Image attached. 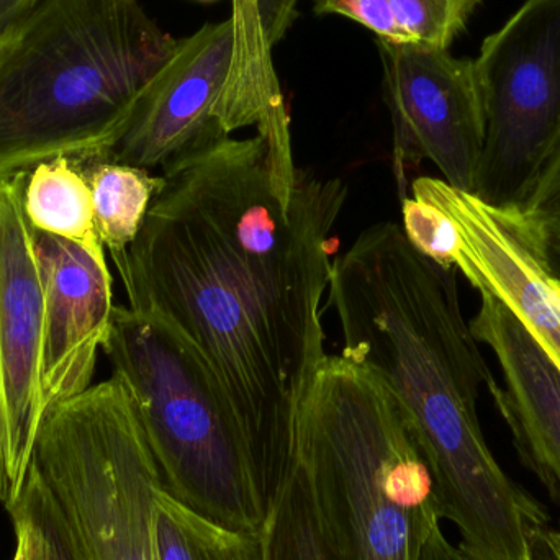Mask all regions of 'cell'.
I'll use <instances>...</instances> for the list:
<instances>
[{"label": "cell", "instance_id": "cell-1", "mask_svg": "<svg viewBox=\"0 0 560 560\" xmlns=\"http://www.w3.org/2000/svg\"><path fill=\"white\" fill-rule=\"evenodd\" d=\"M349 189L299 170L292 202L262 137L199 141L163 166L143 226L114 259L130 308L179 329L219 381L271 499L325 361L322 299Z\"/></svg>", "mask_w": 560, "mask_h": 560}, {"label": "cell", "instance_id": "cell-2", "mask_svg": "<svg viewBox=\"0 0 560 560\" xmlns=\"http://www.w3.org/2000/svg\"><path fill=\"white\" fill-rule=\"evenodd\" d=\"M328 290L342 358L397 398L459 551L467 560H538L549 515L487 444L477 400L495 378L464 318L456 269L382 222L335 258Z\"/></svg>", "mask_w": 560, "mask_h": 560}, {"label": "cell", "instance_id": "cell-3", "mask_svg": "<svg viewBox=\"0 0 560 560\" xmlns=\"http://www.w3.org/2000/svg\"><path fill=\"white\" fill-rule=\"evenodd\" d=\"M179 39L140 0H42L0 32V179L108 160Z\"/></svg>", "mask_w": 560, "mask_h": 560}, {"label": "cell", "instance_id": "cell-4", "mask_svg": "<svg viewBox=\"0 0 560 560\" xmlns=\"http://www.w3.org/2000/svg\"><path fill=\"white\" fill-rule=\"evenodd\" d=\"M302 469L341 560H420L441 523L433 480L387 385L326 354L296 428Z\"/></svg>", "mask_w": 560, "mask_h": 560}, {"label": "cell", "instance_id": "cell-5", "mask_svg": "<svg viewBox=\"0 0 560 560\" xmlns=\"http://www.w3.org/2000/svg\"><path fill=\"white\" fill-rule=\"evenodd\" d=\"M102 349L133 397L163 489L220 525L262 529L271 495L192 342L161 316L115 306Z\"/></svg>", "mask_w": 560, "mask_h": 560}, {"label": "cell", "instance_id": "cell-6", "mask_svg": "<svg viewBox=\"0 0 560 560\" xmlns=\"http://www.w3.org/2000/svg\"><path fill=\"white\" fill-rule=\"evenodd\" d=\"M32 464L68 516L85 560H158L160 472L120 375L52 405Z\"/></svg>", "mask_w": 560, "mask_h": 560}, {"label": "cell", "instance_id": "cell-7", "mask_svg": "<svg viewBox=\"0 0 560 560\" xmlns=\"http://www.w3.org/2000/svg\"><path fill=\"white\" fill-rule=\"evenodd\" d=\"M486 140L474 196L518 206L560 131V0H528L474 59Z\"/></svg>", "mask_w": 560, "mask_h": 560}, {"label": "cell", "instance_id": "cell-8", "mask_svg": "<svg viewBox=\"0 0 560 560\" xmlns=\"http://www.w3.org/2000/svg\"><path fill=\"white\" fill-rule=\"evenodd\" d=\"M385 101L394 127V174L400 199L407 174L424 160L454 189L474 194L486 140V112L474 59L417 43L377 39Z\"/></svg>", "mask_w": 560, "mask_h": 560}, {"label": "cell", "instance_id": "cell-9", "mask_svg": "<svg viewBox=\"0 0 560 560\" xmlns=\"http://www.w3.org/2000/svg\"><path fill=\"white\" fill-rule=\"evenodd\" d=\"M410 196L453 225V268L503 303L560 371V279L541 230L518 207L490 206L440 177L411 180Z\"/></svg>", "mask_w": 560, "mask_h": 560}, {"label": "cell", "instance_id": "cell-10", "mask_svg": "<svg viewBox=\"0 0 560 560\" xmlns=\"http://www.w3.org/2000/svg\"><path fill=\"white\" fill-rule=\"evenodd\" d=\"M26 174L0 179V503L5 509L25 486L45 418L43 282L35 230L23 210Z\"/></svg>", "mask_w": 560, "mask_h": 560}, {"label": "cell", "instance_id": "cell-11", "mask_svg": "<svg viewBox=\"0 0 560 560\" xmlns=\"http://www.w3.org/2000/svg\"><path fill=\"white\" fill-rule=\"evenodd\" d=\"M235 49L232 16L179 39L135 102L107 161L163 167L199 141L229 137L217 121Z\"/></svg>", "mask_w": 560, "mask_h": 560}, {"label": "cell", "instance_id": "cell-12", "mask_svg": "<svg viewBox=\"0 0 560 560\" xmlns=\"http://www.w3.org/2000/svg\"><path fill=\"white\" fill-rule=\"evenodd\" d=\"M35 252L43 282L39 387L46 413L91 387L115 305L107 258L38 230Z\"/></svg>", "mask_w": 560, "mask_h": 560}, {"label": "cell", "instance_id": "cell-13", "mask_svg": "<svg viewBox=\"0 0 560 560\" xmlns=\"http://www.w3.org/2000/svg\"><path fill=\"white\" fill-rule=\"evenodd\" d=\"M469 325L477 341L499 361L503 385L493 382L487 388L520 460L560 506V371L523 323L493 296L480 293Z\"/></svg>", "mask_w": 560, "mask_h": 560}, {"label": "cell", "instance_id": "cell-14", "mask_svg": "<svg viewBox=\"0 0 560 560\" xmlns=\"http://www.w3.org/2000/svg\"><path fill=\"white\" fill-rule=\"evenodd\" d=\"M299 0H233L235 49L217 121L220 130L256 127L268 144L272 184L289 202L299 170L293 163L290 120L275 65L272 49L295 19Z\"/></svg>", "mask_w": 560, "mask_h": 560}, {"label": "cell", "instance_id": "cell-15", "mask_svg": "<svg viewBox=\"0 0 560 560\" xmlns=\"http://www.w3.org/2000/svg\"><path fill=\"white\" fill-rule=\"evenodd\" d=\"M23 210L38 232L68 240L105 258V246L95 225L91 184L82 161L61 156L33 167L23 187Z\"/></svg>", "mask_w": 560, "mask_h": 560}, {"label": "cell", "instance_id": "cell-16", "mask_svg": "<svg viewBox=\"0 0 560 560\" xmlns=\"http://www.w3.org/2000/svg\"><path fill=\"white\" fill-rule=\"evenodd\" d=\"M153 535L158 560H265L259 532H240L194 512L158 487Z\"/></svg>", "mask_w": 560, "mask_h": 560}, {"label": "cell", "instance_id": "cell-17", "mask_svg": "<svg viewBox=\"0 0 560 560\" xmlns=\"http://www.w3.org/2000/svg\"><path fill=\"white\" fill-rule=\"evenodd\" d=\"M94 200L95 225L112 259L120 258L137 238L161 176L114 161H82Z\"/></svg>", "mask_w": 560, "mask_h": 560}, {"label": "cell", "instance_id": "cell-18", "mask_svg": "<svg viewBox=\"0 0 560 560\" xmlns=\"http://www.w3.org/2000/svg\"><path fill=\"white\" fill-rule=\"evenodd\" d=\"M262 538L265 560H341L296 463L276 492L262 526Z\"/></svg>", "mask_w": 560, "mask_h": 560}, {"label": "cell", "instance_id": "cell-19", "mask_svg": "<svg viewBox=\"0 0 560 560\" xmlns=\"http://www.w3.org/2000/svg\"><path fill=\"white\" fill-rule=\"evenodd\" d=\"M7 510L26 560H85L68 516L33 464L25 486Z\"/></svg>", "mask_w": 560, "mask_h": 560}, {"label": "cell", "instance_id": "cell-20", "mask_svg": "<svg viewBox=\"0 0 560 560\" xmlns=\"http://www.w3.org/2000/svg\"><path fill=\"white\" fill-rule=\"evenodd\" d=\"M482 0H388L407 43L450 49Z\"/></svg>", "mask_w": 560, "mask_h": 560}, {"label": "cell", "instance_id": "cell-21", "mask_svg": "<svg viewBox=\"0 0 560 560\" xmlns=\"http://www.w3.org/2000/svg\"><path fill=\"white\" fill-rule=\"evenodd\" d=\"M516 207L546 238H560V131L539 161Z\"/></svg>", "mask_w": 560, "mask_h": 560}, {"label": "cell", "instance_id": "cell-22", "mask_svg": "<svg viewBox=\"0 0 560 560\" xmlns=\"http://www.w3.org/2000/svg\"><path fill=\"white\" fill-rule=\"evenodd\" d=\"M401 229L411 245L443 268H453L451 258L456 240L453 225L444 213L424 200L408 196L401 200Z\"/></svg>", "mask_w": 560, "mask_h": 560}, {"label": "cell", "instance_id": "cell-23", "mask_svg": "<svg viewBox=\"0 0 560 560\" xmlns=\"http://www.w3.org/2000/svg\"><path fill=\"white\" fill-rule=\"evenodd\" d=\"M316 13H335L354 20L385 42L407 43L392 15L388 0H313Z\"/></svg>", "mask_w": 560, "mask_h": 560}, {"label": "cell", "instance_id": "cell-24", "mask_svg": "<svg viewBox=\"0 0 560 560\" xmlns=\"http://www.w3.org/2000/svg\"><path fill=\"white\" fill-rule=\"evenodd\" d=\"M420 560H467V558L444 536L441 523H438L424 541Z\"/></svg>", "mask_w": 560, "mask_h": 560}, {"label": "cell", "instance_id": "cell-25", "mask_svg": "<svg viewBox=\"0 0 560 560\" xmlns=\"http://www.w3.org/2000/svg\"><path fill=\"white\" fill-rule=\"evenodd\" d=\"M42 0H0V32L35 9Z\"/></svg>", "mask_w": 560, "mask_h": 560}, {"label": "cell", "instance_id": "cell-26", "mask_svg": "<svg viewBox=\"0 0 560 560\" xmlns=\"http://www.w3.org/2000/svg\"><path fill=\"white\" fill-rule=\"evenodd\" d=\"M539 552L548 558L560 560V523L558 528H548L545 533Z\"/></svg>", "mask_w": 560, "mask_h": 560}, {"label": "cell", "instance_id": "cell-27", "mask_svg": "<svg viewBox=\"0 0 560 560\" xmlns=\"http://www.w3.org/2000/svg\"><path fill=\"white\" fill-rule=\"evenodd\" d=\"M548 242L549 258H551L552 268L560 279V238H546Z\"/></svg>", "mask_w": 560, "mask_h": 560}, {"label": "cell", "instance_id": "cell-28", "mask_svg": "<svg viewBox=\"0 0 560 560\" xmlns=\"http://www.w3.org/2000/svg\"><path fill=\"white\" fill-rule=\"evenodd\" d=\"M12 560H26L25 549L20 542H16L15 556H13Z\"/></svg>", "mask_w": 560, "mask_h": 560}, {"label": "cell", "instance_id": "cell-29", "mask_svg": "<svg viewBox=\"0 0 560 560\" xmlns=\"http://www.w3.org/2000/svg\"><path fill=\"white\" fill-rule=\"evenodd\" d=\"M538 560H555V559L548 558V556H545V555H542V552H539Z\"/></svg>", "mask_w": 560, "mask_h": 560}]
</instances>
